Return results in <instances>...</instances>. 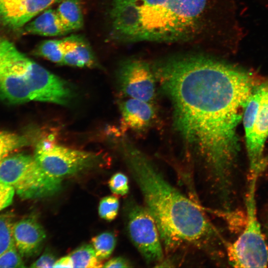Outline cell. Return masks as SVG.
Instances as JSON below:
<instances>
[{
    "label": "cell",
    "mask_w": 268,
    "mask_h": 268,
    "mask_svg": "<svg viewBox=\"0 0 268 268\" xmlns=\"http://www.w3.org/2000/svg\"><path fill=\"white\" fill-rule=\"evenodd\" d=\"M35 54L52 62L62 65L64 56L63 39L43 41L35 49Z\"/></svg>",
    "instance_id": "obj_19"
},
{
    "label": "cell",
    "mask_w": 268,
    "mask_h": 268,
    "mask_svg": "<svg viewBox=\"0 0 268 268\" xmlns=\"http://www.w3.org/2000/svg\"><path fill=\"white\" fill-rule=\"evenodd\" d=\"M73 268H98L103 267L91 244L82 245L69 254Z\"/></svg>",
    "instance_id": "obj_17"
},
{
    "label": "cell",
    "mask_w": 268,
    "mask_h": 268,
    "mask_svg": "<svg viewBox=\"0 0 268 268\" xmlns=\"http://www.w3.org/2000/svg\"><path fill=\"white\" fill-rule=\"evenodd\" d=\"M170 100L176 129L203 161L221 193L228 192L240 150L236 130L261 81L208 56H173L152 66Z\"/></svg>",
    "instance_id": "obj_1"
},
{
    "label": "cell",
    "mask_w": 268,
    "mask_h": 268,
    "mask_svg": "<svg viewBox=\"0 0 268 268\" xmlns=\"http://www.w3.org/2000/svg\"><path fill=\"white\" fill-rule=\"evenodd\" d=\"M62 0H0V21L13 29L25 26L37 14Z\"/></svg>",
    "instance_id": "obj_11"
},
{
    "label": "cell",
    "mask_w": 268,
    "mask_h": 268,
    "mask_svg": "<svg viewBox=\"0 0 268 268\" xmlns=\"http://www.w3.org/2000/svg\"><path fill=\"white\" fill-rule=\"evenodd\" d=\"M128 153L132 173L166 250L210 246L215 231L201 205L171 185L145 154L134 148Z\"/></svg>",
    "instance_id": "obj_2"
},
{
    "label": "cell",
    "mask_w": 268,
    "mask_h": 268,
    "mask_svg": "<svg viewBox=\"0 0 268 268\" xmlns=\"http://www.w3.org/2000/svg\"><path fill=\"white\" fill-rule=\"evenodd\" d=\"M57 260L56 256L50 249H47L43 254L30 266V268H53Z\"/></svg>",
    "instance_id": "obj_25"
},
{
    "label": "cell",
    "mask_w": 268,
    "mask_h": 268,
    "mask_svg": "<svg viewBox=\"0 0 268 268\" xmlns=\"http://www.w3.org/2000/svg\"><path fill=\"white\" fill-rule=\"evenodd\" d=\"M119 209L118 199L113 196L103 198L98 206L100 217L107 221L113 220L117 216Z\"/></svg>",
    "instance_id": "obj_22"
},
{
    "label": "cell",
    "mask_w": 268,
    "mask_h": 268,
    "mask_svg": "<svg viewBox=\"0 0 268 268\" xmlns=\"http://www.w3.org/2000/svg\"><path fill=\"white\" fill-rule=\"evenodd\" d=\"M131 264L125 258L118 257L113 258L106 262L103 268H129Z\"/></svg>",
    "instance_id": "obj_27"
},
{
    "label": "cell",
    "mask_w": 268,
    "mask_h": 268,
    "mask_svg": "<svg viewBox=\"0 0 268 268\" xmlns=\"http://www.w3.org/2000/svg\"><path fill=\"white\" fill-rule=\"evenodd\" d=\"M14 194L11 187L0 182V211L11 204Z\"/></svg>",
    "instance_id": "obj_26"
},
{
    "label": "cell",
    "mask_w": 268,
    "mask_h": 268,
    "mask_svg": "<svg viewBox=\"0 0 268 268\" xmlns=\"http://www.w3.org/2000/svg\"><path fill=\"white\" fill-rule=\"evenodd\" d=\"M53 268H73L69 255L57 259Z\"/></svg>",
    "instance_id": "obj_28"
},
{
    "label": "cell",
    "mask_w": 268,
    "mask_h": 268,
    "mask_svg": "<svg viewBox=\"0 0 268 268\" xmlns=\"http://www.w3.org/2000/svg\"><path fill=\"white\" fill-rule=\"evenodd\" d=\"M207 0H113L111 35L122 42L189 40L201 30Z\"/></svg>",
    "instance_id": "obj_3"
},
{
    "label": "cell",
    "mask_w": 268,
    "mask_h": 268,
    "mask_svg": "<svg viewBox=\"0 0 268 268\" xmlns=\"http://www.w3.org/2000/svg\"><path fill=\"white\" fill-rule=\"evenodd\" d=\"M91 241L97 257L101 261L111 255L116 245V237L111 232L101 233L93 237Z\"/></svg>",
    "instance_id": "obj_20"
},
{
    "label": "cell",
    "mask_w": 268,
    "mask_h": 268,
    "mask_svg": "<svg viewBox=\"0 0 268 268\" xmlns=\"http://www.w3.org/2000/svg\"><path fill=\"white\" fill-rule=\"evenodd\" d=\"M34 156L45 171L61 179L88 168L97 161L92 153L56 144L50 139L37 142Z\"/></svg>",
    "instance_id": "obj_8"
},
{
    "label": "cell",
    "mask_w": 268,
    "mask_h": 268,
    "mask_svg": "<svg viewBox=\"0 0 268 268\" xmlns=\"http://www.w3.org/2000/svg\"><path fill=\"white\" fill-rule=\"evenodd\" d=\"M22 258L13 244L0 255V268H25Z\"/></svg>",
    "instance_id": "obj_23"
},
{
    "label": "cell",
    "mask_w": 268,
    "mask_h": 268,
    "mask_svg": "<svg viewBox=\"0 0 268 268\" xmlns=\"http://www.w3.org/2000/svg\"><path fill=\"white\" fill-rule=\"evenodd\" d=\"M64 56L62 65L79 67H95L97 61L85 39L73 35L63 39Z\"/></svg>",
    "instance_id": "obj_13"
},
{
    "label": "cell",
    "mask_w": 268,
    "mask_h": 268,
    "mask_svg": "<svg viewBox=\"0 0 268 268\" xmlns=\"http://www.w3.org/2000/svg\"><path fill=\"white\" fill-rule=\"evenodd\" d=\"M127 229L133 244L148 263L163 260L162 242L156 222L145 206L131 202L126 209Z\"/></svg>",
    "instance_id": "obj_9"
},
{
    "label": "cell",
    "mask_w": 268,
    "mask_h": 268,
    "mask_svg": "<svg viewBox=\"0 0 268 268\" xmlns=\"http://www.w3.org/2000/svg\"><path fill=\"white\" fill-rule=\"evenodd\" d=\"M109 186L114 194L124 196L129 190L128 178L121 172L116 173L110 179Z\"/></svg>",
    "instance_id": "obj_24"
},
{
    "label": "cell",
    "mask_w": 268,
    "mask_h": 268,
    "mask_svg": "<svg viewBox=\"0 0 268 268\" xmlns=\"http://www.w3.org/2000/svg\"><path fill=\"white\" fill-rule=\"evenodd\" d=\"M14 244L22 257H33L40 252L46 234L34 216H28L14 222L12 227Z\"/></svg>",
    "instance_id": "obj_12"
},
{
    "label": "cell",
    "mask_w": 268,
    "mask_h": 268,
    "mask_svg": "<svg viewBox=\"0 0 268 268\" xmlns=\"http://www.w3.org/2000/svg\"><path fill=\"white\" fill-rule=\"evenodd\" d=\"M61 1L56 11L69 33L80 29L83 24V17L80 0Z\"/></svg>",
    "instance_id": "obj_16"
},
{
    "label": "cell",
    "mask_w": 268,
    "mask_h": 268,
    "mask_svg": "<svg viewBox=\"0 0 268 268\" xmlns=\"http://www.w3.org/2000/svg\"><path fill=\"white\" fill-rule=\"evenodd\" d=\"M243 120L251 177H258L264 166L268 137V81H261L245 107Z\"/></svg>",
    "instance_id": "obj_6"
},
{
    "label": "cell",
    "mask_w": 268,
    "mask_h": 268,
    "mask_svg": "<svg viewBox=\"0 0 268 268\" xmlns=\"http://www.w3.org/2000/svg\"><path fill=\"white\" fill-rule=\"evenodd\" d=\"M257 178H250L244 230L226 247L229 263L235 268H266L268 265V246L257 216L255 193Z\"/></svg>",
    "instance_id": "obj_5"
},
{
    "label": "cell",
    "mask_w": 268,
    "mask_h": 268,
    "mask_svg": "<svg viewBox=\"0 0 268 268\" xmlns=\"http://www.w3.org/2000/svg\"><path fill=\"white\" fill-rule=\"evenodd\" d=\"M29 144L30 140L23 135L0 131V161L15 151Z\"/></svg>",
    "instance_id": "obj_18"
},
{
    "label": "cell",
    "mask_w": 268,
    "mask_h": 268,
    "mask_svg": "<svg viewBox=\"0 0 268 268\" xmlns=\"http://www.w3.org/2000/svg\"><path fill=\"white\" fill-rule=\"evenodd\" d=\"M25 33L47 37L59 36L69 33L61 21L56 9L48 8L24 27Z\"/></svg>",
    "instance_id": "obj_15"
},
{
    "label": "cell",
    "mask_w": 268,
    "mask_h": 268,
    "mask_svg": "<svg viewBox=\"0 0 268 268\" xmlns=\"http://www.w3.org/2000/svg\"><path fill=\"white\" fill-rule=\"evenodd\" d=\"M35 64L0 36V100L10 104L33 100L29 80Z\"/></svg>",
    "instance_id": "obj_7"
},
{
    "label": "cell",
    "mask_w": 268,
    "mask_h": 268,
    "mask_svg": "<svg viewBox=\"0 0 268 268\" xmlns=\"http://www.w3.org/2000/svg\"><path fill=\"white\" fill-rule=\"evenodd\" d=\"M155 77L152 67L136 59L123 63L118 72L120 85L126 95L149 103L155 94Z\"/></svg>",
    "instance_id": "obj_10"
},
{
    "label": "cell",
    "mask_w": 268,
    "mask_h": 268,
    "mask_svg": "<svg viewBox=\"0 0 268 268\" xmlns=\"http://www.w3.org/2000/svg\"><path fill=\"white\" fill-rule=\"evenodd\" d=\"M0 182L24 200L51 196L62 185V179L49 174L34 156L24 153H11L0 161Z\"/></svg>",
    "instance_id": "obj_4"
},
{
    "label": "cell",
    "mask_w": 268,
    "mask_h": 268,
    "mask_svg": "<svg viewBox=\"0 0 268 268\" xmlns=\"http://www.w3.org/2000/svg\"><path fill=\"white\" fill-rule=\"evenodd\" d=\"M11 213L0 215V255L14 244L12 227L14 223Z\"/></svg>",
    "instance_id": "obj_21"
},
{
    "label": "cell",
    "mask_w": 268,
    "mask_h": 268,
    "mask_svg": "<svg viewBox=\"0 0 268 268\" xmlns=\"http://www.w3.org/2000/svg\"><path fill=\"white\" fill-rule=\"evenodd\" d=\"M121 110L124 125L134 130L147 128L155 117L150 103L132 98L121 104Z\"/></svg>",
    "instance_id": "obj_14"
}]
</instances>
